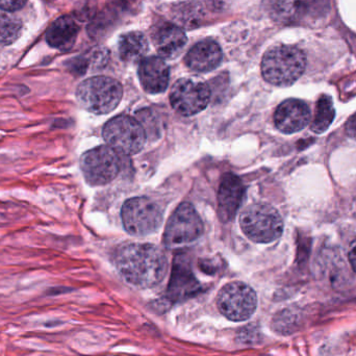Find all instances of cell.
Instances as JSON below:
<instances>
[{"label": "cell", "mask_w": 356, "mask_h": 356, "mask_svg": "<svg viewBox=\"0 0 356 356\" xmlns=\"http://www.w3.org/2000/svg\"><path fill=\"white\" fill-rule=\"evenodd\" d=\"M114 264L125 282L140 289L154 288L168 272L166 254L152 244L131 243L121 246Z\"/></svg>", "instance_id": "1"}, {"label": "cell", "mask_w": 356, "mask_h": 356, "mask_svg": "<svg viewBox=\"0 0 356 356\" xmlns=\"http://www.w3.org/2000/svg\"><path fill=\"white\" fill-rule=\"evenodd\" d=\"M307 66L305 54L291 45H278L268 50L261 60L266 81L277 87H289L300 79Z\"/></svg>", "instance_id": "2"}, {"label": "cell", "mask_w": 356, "mask_h": 356, "mask_svg": "<svg viewBox=\"0 0 356 356\" xmlns=\"http://www.w3.org/2000/svg\"><path fill=\"white\" fill-rule=\"evenodd\" d=\"M123 88L115 79L94 76L83 81L76 90L79 104L88 112L106 115L113 112L121 102Z\"/></svg>", "instance_id": "3"}, {"label": "cell", "mask_w": 356, "mask_h": 356, "mask_svg": "<svg viewBox=\"0 0 356 356\" xmlns=\"http://www.w3.org/2000/svg\"><path fill=\"white\" fill-rule=\"evenodd\" d=\"M240 225L247 238L269 244L282 236L284 220L277 209L265 203L249 205L240 216Z\"/></svg>", "instance_id": "4"}, {"label": "cell", "mask_w": 356, "mask_h": 356, "mask_svg": "<svg viewBox=\"0 0 356 356\" xmlns=\"http://www.w3.org/2000/svg\"><path fill=\"white\" fill-rule=\"evenodd\" d=\"M102 135L111 148L125 156L139 154L146 143L143 125L129 115H119L108 121Z\"/></svg>", "instance_id": "5"}, {"label": "cell", "mask_w": 356, "mask_h": 356, "mask_svg": "<svg viewBox=\"0 0 356 356\" xmlns=\"http://www.w3.org/2000/svg\"><path fill=\"white\" fill-rule=\"evenodd\" d=\"M123 226L131 236H147L160 229L163 223L161 207L148 197H134L121 209Z\"/></svg>", "instance_id": "6"}, {"label": "cell", "mask_w": 356, "mask_h": 356, "mask_svg": "<svg viewBox=\"0 0 356 356\" xmlns=\"http://www.w3.org/2000/svg\"><path fill=\"white\" fill-rule=\"evenodd\" d=\"M203 222L191 203L184 202L175 209L164 232V243L168 248L188 246L203 234Z\"/></svg>", "instance_id": "7"}, {"label": "cell", "mask_w": 356, "mask_h": 356, "mask_svg": "<svg viewBox=\"0 0 356 356\" xmlns=\"http://www.w3.org/2000/svg\"><path fill=\"white\" fill-rule=\"evenodd\" d=\"M217 307L230 321H246L257 311V293L244 282H229L218 293Z\"/></svg>", "instance_id": "8"}, {"label": "cell", "mask_w": 356, "mask_h": 356, "mask_svg": "<svg viewBox=\"0 0 356 356\" xmlns=\"http://www.w3.org/2000/svg\"><path fill=\"white\" fill-rule=\"evenodd\" d=\"M81 169L90 186H106L119 175L120 159L110 146H98L81 156Z\"/></svg>", "instance_id": "9"}, {"label": "cell", "mask_w": 356, "mask_h": 356, "mask_svg": "<svg viewBox=\"0 0 356 356\" xmlns=\"http://www.w3.org/2000/svg\"><path fill=\"white\" fill-rule=\"evenodd\" d=\"M211 100L209 86L198 79H181L171 88L173 110L184 117L194 116L205 110Z\"/></svg>", "instance_id": "10"}, {"label": "cell", "mask_w": 356, "mask_h": 356, "mask_svg": "<svg viewBox=\"0 0 356 356\" xmlns=\"http://www.w3.org/2000/svg\"><path fill=\"white\" fill-rule=\"evenodd\" d=\"M245 186L240 177L226 173L221 178L218 192V215L224 223L232 221L242 205Z\"/></svg>", "instance_id": "11"}, {"label": "cell", "mask_w": 356, "mask_h": 356, "mask_svg": "<svg viewBox=\"0 0 356 356\" xmlns=\"http://www.w3.org/2000/svg\"><path fill=\"white\" fill-rule=\"evenodd\" d=\"M311 110L305 102L288 99L276 108L274 123L278 131L291 135L305 129L311 122Z\"/></svg>", "instance_id": "12"}, {"label": "cell", "mask_w": 356, "mask_h": 356, "mask_svg": "<svg viewBox=\"0 0 356 356\" xmlns=\"http://www.w3.org/2000/svg\"><path fill=\"white\" fill-rule=\"evenodd\" d=\"M139 79L144 91L149 94L163 93L168 88L170 70L162 58L149 56L140 64Z\"/></svg>", "instance_id": "13"}, {"label": "cell", "mask_w": 356, "mask_h": 356, "mask_svg": "<svg viewBox=\"0 0 356 356\" xmlns=\"http://www.w3.org/2000/svg\"><path fill=\"white\" fill-rule=\"evenodd\" d=\"M222 58L221 47L216 42L201 41L191 48L184 62L188 68L197 72H209L219 66Z\"/></svg>", "instance_id": "14"}, {"label": "cell", "mask_w": 356, "mask_h": 356, "mask_svg": "<svg viewBox=\"0 0 356 356\" xmlns=\"http://www.w3.org/2000/svg\"><path fill=\"white\" fill-rule=\"evenodd\" d=\"M154 46L163 58H173L177 56L186 44L184 31L177 24L163 23L152 33Z\"/></svg>", "instance_id": "15"}, {"label": "cell", "mask_w": 356, "mask_h": 356, "mask_svg": "<svg viewBox=\"0 0 356 356\" xmlns=\"http://www.w3.org/2000/svg\"><path fill=\"white\" fill-rule=\"evenodd\" d=\"M79 26L70 16L56 19L46 33L48 45L60 50H69L74 45L79 35Z\"/></svg>", "instance_id": "16"}, {"label": "cell", "mask_w": 356, "mask_h": 356, "mask_svg": "<svg viewBox=\"0 0 356 356\" xmlns=\"http://www.w3.org/2000/svg\"><path fill=\"white\" fill-rule=\"evenodd\" d=\"M200 291V286L188 268L175 265L173 268L172 277L168 286L167 300L170 303L186 300L195 296Z\"/></svg>", "instance_id": "17"}, {"label": "cell", "mask_w": 356, "mask_h": 356, "mask_svg": "<svg viewBox=\"0 0 356 356\" xmlns=\"http://www.w3.org/2000/svg\"><path fill=\"white\" fill-rule=\"evenodd\" d=\"M119 54L124 62L136 63L145 56L148 42L140 31H131L121 35L118 43Z\"/></svg>", "instance_id": "18"}, {"label": "cell", "mask_w": 356, "mask_h": 356, "mask_svg": "<svg viewBox=\"0 0 356 356\" xmlns=\"http://www.w3.org/2000/svg\"><path fill=\"white\" fill-rule=\"evenodd\" d=\"M336 111L332 98L327 95H322L316 106L315 118L312 121L311 129L314 133L323 134L334 122Z\"/></svg>", "instance_id": "19"}, {"label": "cell", "mask_w": 356, "mask_h": 356, "mask_svg": "<svg viewBox=\"0 0 356 356\" xmlns=\"http://www.w3.org/2000/svg\"><path fill=\"white\" fill-rule=\"evenodd\" d=\"M22 22L8 12L0 10V46L10 45L20 38Z\"/></svg>", "instance_id": "20"}, {"label": "cell", "mask_w": 356, "mask_h": 356, "mask_svg": "<svg viewBox=\"0 0 356 356\" xmlns=\"http://www.w3.org/2000/svg\"><path fill=\"white\" fill-rule=\"evenodd\" d=\"M295 315L290 311L280 312L273 319V328L280 334H291L296 325Z\"/></svg>", "instance_id": "21"}, {"label": "cell", "mask_w": 356, "mask_h": 356, "mask_svg": "<svg viewBox=\"0 0 356 356\" xmlns=\"http://www.w3.org/2000/svg\"><path fill=\"white\" fill-rule=\"evenodd\" d=\"M236 341L244 346H252L261 341V332L257 326H244L236 334Z\"/></svg>", "instance_id": "22"}, {"label": "cell", "mask_w": 356, "mask_h": 356, "mask_svg": "<svg viewBox=\"0 0 356 356\" xmlns=\"http://www.w3.org/2000/svg\"><path fill=\"white\" fill-rule=\"evenodd\" d=\"M26 3V0H0V10L13 13L20 10Z\"/></svg>", "instance_id": "23"}, {"label": "cell", "mask_w": 356, "mask_h": 356, "mask_svg": "<svg viewBox=\"0 0 356 356\" xmlns=\"http://www.w3.org/2000/svg\"><path fill=\"white\" fill-rule=\"evenodd\" d=\"M345 131L348 137L356 141V113L347 120L346 124H345Z\"/></svg>", "instance_id": "24"}, {"label": "cell", "mask_w": 356, "mask_h": 356, "mask_svg": "<svg viewBox=\"0 0 356 356\" xmlns=\"http://www.w3.org/2000/svg\"><path fill=\"white\" fill-rule=\"evenodd\" d=\"M348 259L353 271L356 273V238L351 242L350 246H349Z\"/></svg>", "instance_id": "25"}]
</instances>
